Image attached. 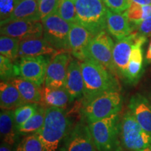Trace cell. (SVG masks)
Segmentation results:
<instances>
[{
  "label": "cell",
  "instance_id": "52a82bcc",
  "mask_svg": "<svg viewBox=\"0 0 151 151\" xmlns=\"http://www.w3.org/2000/svg\"><path fill=\"white\" fill-rule=\"evenodd\" d=\"M114 43L108 32L104 30L94 36L85 48L83 52L82 60L84 59L93 60L117 76L113 61Z\"/></svg>",
  "mask_w": 151,
  "mask_h": 151
},
{
  "label": "cell",
  "instance_id": "ab89813d",
  "mask_svg": "<svg viewBox=\"0 0 151 151\" xmlns=\"http://www.w3.org/2000/svg\"><path fill=\"white\" fill-rule=\"evenodd\" d=\"M73 1H76V0H73Z\"/></svg>",
  "mask_w": 151,
  "mask_h": 151
},
{
  "label": "cell",
  "instance_id": "44dd1931",
  "mask_svg": "<svg viewBox=\"0 0 151 151\" xmlns=\"http://www.w3.org/2000/svg\"><path fill=\"white\" fill-rule=\"evenodd\" d=\"M20 92L9 81H1L0 106L1 110H14L25 104Z\"/></svg>",
  "mask_w": 151,
  "mask_h": 151
},
{
  "label": "cell",
  "instance_id": "30bf717a",
  "mask_svg": "<svg viewBox=\"0 0 151 151\" xmlns=\"http://www.w3.org/2000/svg\"><path fill=\"white\" fill-rule=\"evenodd\" d=\"M70 51H58L50 58L47 68L45 87L52 88H63L69 62L71 60Z\"/></svg>",
  "mask_w": 151,
  "mask_h": 151
},
{
  "label": "cell",
  "instance_id": "9c48e42d",
  "mask_svg": "<svg viewBox=\"0 0 151 151\" xmlns=\"http://www.w3.org/2000/svg\"><path fill=\"white\" fill-rule=\"evenodd\" d=\"M50 60V58L47 55L20 58L17 65L19 76L41 88L45 83Z\"/></svg>",
  "mask_w": 151,
  "mask_h": 151
},
{
  "label": "cell",
  "instance_id": "836d02e7",
  "mask_svg": "<svg viewBox=\"0 0 151 151\" xmlns=\"http://www.w3.org/2000/svg\"><path fill=\"white\" fill-rule=\"evenodd\" d=\"M133 32L138 35L148 38L151 37V18L132 25Z\"/></svg>",
  "mask_w": 151,
  "mask_h": 151
},
{
  "label": "cell",
  "instance_id": "8d00e7d4",
  "mask_svg": "<svg viewBox=\"0 0 151 151\" xmlns=\"http://www.w3.org/2000/svg\"><path fill=\"white\" fill-rule=\"evenodd\" d=\"M0 151H11L10 147L9 146V145L4 143L1 144V148H0Z\"/></svg>",
  "mask_w": 151,
  "mask_h": 151
},
{
  "label": "cell",
  "instance_id": "7c38bea8",
  "mask_svg": "<svg viewBox=\"0 0 151 151\" xmlns=\"http://www.w3.org/2000/svg\"><path fill=\"white\" fill-rule=\"evenodd\" d=\"M1 35L18 39L20 41L43 37L41 21L16 20L1 25Z\"/></svg>",
  "mask_w": 151,
  "mask_h": 151
},
{
  "label": "cell",
  "instance_id": "7a4b0ae2",
  "mask_svg": "<svg viewBox=\"0 0 151 151\" xmlns=\"http://www.w3.org/2000/svg\"><path fill=\"white\" fill-rule=\"evenodd\" d=\"M70 121L65 109L46 108L43 127L36 134L46 151H56L60 143L69 133Z\"/></svg>",
  "mask_w": 151,
  "mask_h": 151
},
{
  "label": "cell",
  "instance_id": "3957f363",
  "mask_svg": "<svg viewBox=\"0 0 151 151\" xmlns=\"http://www.w3.org/2000/svg\"><path fill=\"white\" fill-rule=\"evenodd\" d=\"M120 113L102 120L88 122L98 151H122L120 139Z\"/></svg>",
  "mask_w": 151,
  "mask_h": 151
},
{
  "label": "cell",
  "instance_id": "ffe728a7",
  "mask_svg": "<svg viewBox=\"0 0 151 151\" xmlns=\"http://www.w3.org/2000/svg\"><path fill=\"white\" fill-rule=\"evenodd\" d=\"M16 20L41 21L39 10V0H22L10 18L1 22V25Z\"/></svg>",
  "mask_w": 151,
  "mask_h": 151
},
{
  "label": "cell",
  "instance_id": "e575fe53",
  "mask_svg": "<svg viewBox=\"0 0 151 151\" xmlns=\"http://www.w3.org/2000/svg\"><path fill=\"white\" fill-rule=\"evenodd\" d=\"M130 1L141 6L151 5V0H130Z\"/></svg>",
  "mask_w": 151,
  "mask_h": 151
},
{
  "label": "cell",
  "instance_id": "5b68a950",
  "mask_svg": "<svg viewBox=\"0 0 151 151\" xmlns=\"http://www.w3.org/2000/svg\"><path fill=\"white\" fill-rule=\"evenodd\" d=\"M122 106L123 98L120 92H109L83 106L82 113L88 122H93L120 113Z\"/></svg>",
  "mask_w": 151,
  "mask_h": 151
},
{
  "label": "cell",
  "instance_id": "ba28073f",
  "mask_svg": "<svg viewBox=\"0 0 151 151\" xmlns=\"http://www.w3.org/2000/svg\"><path fill=\"white\" fill-rule=\"evenodd\" d=\"M43 37L58 51L69 50V36L71 24L54 12L41 20Z\"/></svg>",
  "mask_w": 151,
  "mask_h": 151
},
{
  "label": "cell",
  "instance_id": "8fae6325",
  "mask_svg": "<svg viewBox=\"0 0 151 151\" xmlns=\"http://www.w3.org/2000/svg\"><path fill=\"white\" fill-rule=\"evenodd\" d=\"M64 151H98L88 124L81 121L76 124L67 135Z\"/></svg>",
  "mask_w": 151,
  "mask_h": 151
},
{
  "label": "cell",
  "instance_id": "f35d334b",
  "mask_svg": "<svg viewBox=\"0 0 151 151\" xmlns=\"http://www.w3.org/2000/svg\"><path fill=\"white\" fill-rule=\"evenodd\" d=\"M149 100H150V101L151 102V92H150V95H149Z\"/></svg>",
  "mask_w": 151,
  "mask_h": 151
},
{
  "label": "cell",
  "instance_id": "d590c367",
  "mask_svg": "<svg viewBox=\"0 0 151 151\" xmlns=\"http://www.w3.org/2000/svg\"><path fill=\"white\" fill-rule=\"evenodd\" d=\"M146 60L148 63H151V39L150 41V43H149L148 50H147V52H146Z\"/></svg>",
  "mask_w": 151,
  "mask_h": 151
},
{
  "label": "cell",
  "instance_id": "ac0fdd59",
  "mask_svg": "<svg viewBox=\"0 0 151 151\" xmlns=\"http://www.w3.org/2000/svg\"><path fill=\"white\" fill-rule=\"evenodd\" d=\"M106 30L118 40L131 35L133 27L124 13H115L107 9Z\"/></svg>",
  "mask_w": 151,
  "mask_h": 151
},
{
  "label": "cell",
  "instance_id": "484cf974",
  "mask_svg": "<svg viewBox=\"0 0 151 151\" xmlns=\"http://www.w3.org/2000/svg\"><path fill=\"white\" fill-rule=\"evenodd\" d=\"M20 41L15 38L1 35L0 37V53L14 61L18 57Z\"/></svg>",
  "mask_w": 151,
  "mask_h": 151
},
{
  "label": "cell",
  "instance_id": "cb8c5ba5",
  "mask_svg": "<svg viewBox=\"0 0 151 151\" xmlns=\"http://www.w3.org/2000/svg\"><path fill=\"white\" fill-rule=\"evenodd\" d=\"M0 132L4 142L9 146H13L18 141L20 134L15 122L14 110H1L0 113Z\"/></svg>",
  "mask_w": 151,
  "mask_h": 151
},
{
  "label": "cell",
  "instance_id": "d4e9b609",
  "mask_svg": "<svg viewBox=\"0 0 151 151\" xmlns=\"http://www.w3.org/2000/svg\"><path fill=\"white\" fill-rule=\"evenodd\" d=\"M46 108L41 105L40 108L35 113L29 120L21 126L17 128L20 134H35L43 127L45 120V113Z\"/></svg>",
  "mask_w": 151,
  "mask_h": 151
},
{
  "label": "cell",
  "instance_id": "4fadbf2b",
  "mask_svg": "<svg viewBox=\"0 0 151 151\" xmlns=\"http://www.w3.org/2000/svg\"><path fill=\"white\" fill-rule=\"evenodd\" d=\"M137 34L133 32L131 35L121 39H118L114 43L113 50V61L116 74L124 81L126 71L129 61L132 47L137 38Z\"/></svg>",
  "mask_w": 151,
  "mask_h": 151
},
{
  "label": "cell",
  "instance_id": "f1b7e54d",
  "mask_svg": "<svg viewBox=\"0 0 151 151\" xmlns=\"http://www.w3.org/2000/svg\"><path fill=\"white\" fill-rule=\"evenodd\" d=\"M15 151H46L44 146L36 134L24 138L17 145Z\"/></svg>",
  "mask_w": 151,
  "mask_h": 151
},
{
  "label": "cell",
  "instance_id": "83f0119b",
  "mask_svg": "<svg viewBox=\"0 0 151 151\" xmlns=\"http://www.w3.org/2000/svg\"><path fill=\"white\" fill-rule=\"evenodd\" d=\"M39 104L27 103L22 105L14 111L15 112V122L16 127L18 128L23 124L27 120L31 118L40 108Z\"/></svg>",
  "mask_w": 151,
  "mask_h": 151
},
{
  "label": "cell",
  "instance_id": "1f68e13d",
  "mask_svg": "<svg viewBox=\"0 0 151 151\" xmlns=\"http://www.w3.org/2000/svg\"><path fill=\"white\" fill-rule=\"evenodd\" d=\"M59 0H39V10L40 14L41 21L55 12Z\"/></svg>",
  "mask_w": 151,
  "mask_h": 151
},
{
  "label": "cell",
  "instance_id": "74e56055",
  "mask_svg": "<svg viewBox=\"0 0 151 151\" xmlns=\"http://www.w3.org/2000/svg\"><path fill=\"white\" fill-rule=\"evenodd\" d=\"M141 151H151V146L148 147V148L143 149V150H142Z\"/></svg>",
  "mask_w": 151,
  "mask_h": 151
},
{
  "label": "cell",
  "instance_id": "6da1fadb",
  "mask_svg": "<svg viewBox=\"0 0 151 151\" xmlns=\"http://www.w3.org/2000/svg\"><path fill=\"white\" fill-rule=\"evenodd\" d=\"M84 81L83 96L81 99L84 106L92 100L109 92H120L121 87L117 76L93 60H81Z\"/></svg>",
  "mask_w": 151,
  "mask_h": 151
},
{
  "label": "cell",
  "instance_id": "2e32d148",
  "mask_svg": "<svg viewBox=\"0 0 151 151\" xmlns=\"http://www.w3.org/2000/svg\"><path fill=\"white\" fill-rule=\"evenodd\" d=\"M128 109L138 123L151 136V102L150 100L137 93L129 100Z\"/></svg>",
  "mask_w": 151,
  "mask_h": 151
},
{
  "label": "cell",
  "instance_id": "8992f818",
  "mask_svg": "<svg viewBox=\"0 0 151 151\" xmlns=\"http://www.w3.org/2000/svg\"><path fill=\"white\" fill-rule=\"evenodd\" d=\"M120 139L122 146L130 151H141L151 146V136L141 127L129 109L120 121Z\"/></svg>",
  "mask_w": 151,
  "mask_h": 151
},
{
  "label": "cell",
  "instance_id": "603a6c76",
  "mask_svg": "<svg viewBox=\"0 0 151 151\" xmlns=\"http://www.w3.org/2000/svg\"><path fill=\"white\" fill-rule=\"evenodd\" d=\"M71 103L70 97L65 87L60 88H52L44 87L42 88V100L41 105L50 108L65 109Z\"/></svg>",
  "mask_w": 151,
  "mask_h": 151
},
{
  "label": "cell",
  "instance_id": "7402d4cb",
  "mask_svg": "<svg viewBox=\"0 0 151 151\" xmlns=\"http://www.w3.org/2000/svg\"><path fill=\"white\" fill-rule=\"evenodd\" d=\"M9 82L18 89L26 104H39L42 100V89L41 87L22 77H15Z\"/></svg>",
  "mask_w": 151,
  "mask_h": 151
},
{
  "label": "cell",
  "instance_id": "9a60e30c",
  "mask_svg": "<svg viewBox=\"0 0 151 151\" xmlns=\"http://www.w3.org/2000/svg\"><path fill=\"white\" fill-rule=\"evenodd\" d=\"M65 88L69 94L71 103L75 99H82L83 96L84 81L80 60L71 58L68 66Z\"/></svg>",
  "mask_w": 151,
  "mask_h": 151
},
{
  "label": "cell",
  "instance_id": "d6a6232c",
  "mask_svg": "<svg viewBox=\"0 0 151 151\" xmlns=\"http://www.w3.org/2000/svg\"><path fill=\"white\" fill-rule=\"evenodd\" d=\"M106 8L115 13H124L129 7L130 0H103Z\"/></svg>",
  "mask_w": 151,
  "mask_h": 151
},
{
  "label": "cell",
  "instance_id": "f546056e",
  "mask_svg": "<svg viewBox=\"0 0 151 151\" xmlns=\"http://www.w3.org/2000/svg\"><path fill=\"white\" fill-rule=\"evenodd\" d=\"M14 61L8 58L0 56V75L1 81H9L19 75L18 66L14 65Z\"/></svg>",
  "mask_w": 151,
  "mask_h": 151
},
{
  "label": "cell",
  "instance_id": "e0dca14e",
  "mask_svg": "<svg viewBox=\"0 0 151 151\" xmlns=\"http://www.w3.org/2000/svg\"><path fill=\"white\" fill-rule=\"evenodd\" d=\"M94 37V35L81 24H71L69 43L71 55L76 59L82 60L83 52Z\"/></svg>",
  "mask_w": 151,
  "mask_h": 151
},
{
  "label": "cell",
  "instance_id": "277c9868",
  "mask_svg": "<svg viewBox=\"0 0 151 151\" xmlns=\"http://www.w3.org/2000/svg\"><path fill=\"white\" fill-rule=\"evenodd\" d=\"M77 23L96 36L106 28L107 8L103 0H76Z\"/></svg>",
  "mask_w": 151,
  "mask_h": 151
},
{
  "label": "cell",
  "instance_id": "5bb4252c",
  "mask_svg": "<svg viewBox=\"0 0 151 151\" xmlns=\"http://www.w3.org/2000/svg\"><path fill=\"white\" fill-rule=\"evenodd\" d=\"M146 40L147 37L138 35L134 44L132 47L124 79V81L127 83L131 85L136 84L143 74V46L146 42Z\"/></svg>",
  "mask_w": 151,
  "mask_h": 151
},
{
  "label": "cell",
  "instance_id": "4316f807",
  "mask_svg": "<svg viewBox=\"0 0 151 151\" xmlns=\"http://www.w3.org/2000/svg\"><path fill=\"white\" fill-rule=\"evenodd\" d=\"M56 12L69 23H77L76 9L73 0H59Z\"/></svg>",
  "mask_w": 151,
  "mask_h": 151
},
{
  "label": "cell",
  "instance_id": "4dcf8cb0",
  "mask_svg": "<svg viewBox=\"0 0 151 151\" xmlns=\"http://www.w3.org/2000/svg\"><path fill=\"white\" fill-rule=\"evenodd\" d=\"M22 0H0V19L1 22L10 18L17 6Z\"/></svg>",
  "mask_w": 151,
  "mask_h": 151
},
{
  "label": "cell",
  "instance_id": "d6986e66",
  "mask_svg": "<svg viewBox=\"0 0 151 151\" xmlns=\"http://www.w3.org/2000/svg\"><path fill=\"white\" fill-rule=\"evenodd\" d=\"M58 52L43 38L35 37L20 41L18 57H38L54 55Z\"/></svg>",
  "mask_w": 151,
  "mask_h": 151
}]
</instances>
